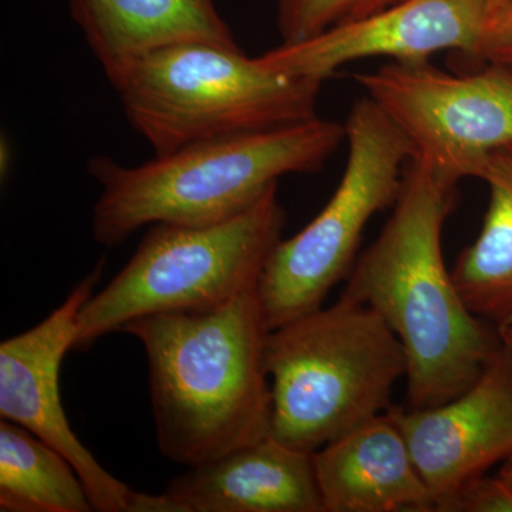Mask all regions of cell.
Returning a JSON list of instances; mask_svg holds the SVG:
<instances>
[{"label":"cell","mask_w":512,"mask_h":512,"mask_svg":"<svg viewBox=\"0 0 512 512\" xmlns=\"http://www.w3.org/2000/svg\"><path fill=\"white\" fill-rule=\"evenodd\" d=\"M498 474L512 487V456L501 464L500 473Z\"/></svg>","instance_id":"cell-22"},{"label":"cell","mask_w":512,"mask_h":512,"mask_svg":"<svg viewBox=\"0 0 512 512\" xmlns=\"http://www.w3.org/2000/svg\"><path fill=\"white\" fill-rule=\"evenodd\" d=\"M0 511L90 512L89 493L72 463L35 434L0 421Z\"/></svg>","instance_id":"cell-16"},{"label":"cell","mask_w":512,"mask_h":512,"mask_svg":"<svg viewBox=\"0 0 512 512\" xmlns=\"http://www.w3.org/2000/svg\"><path fill=\"white\" fill-rule=\"evenodd\" d=\"M480 60L512 70V0L488 18Z\"/></svg>","instance_id":"cell-19"},{"label":"cell","mask_w":512,"mask_h":512,"mask_svg":"<svg viewBox=\"0 0 512 512\" xmlns=\"http://www.w3.org/2000/svg\"><path fill=\"white\" fill-rule=\"evenodd\" d=\"M510 2L511 0H487L488 15H495V13H497L498 10L503 9L504 6L508 5V3Z\"/></svg>","instance_id":"cell-23"},{"label":"cell","mask_w":512,"mask_h":512,"mask_svg":"<svg viewBox=\"0 0 512 512\" xmlns=\"http://www.w3.org/2000/svg\"><path fill=\"white\" fill-rule=\"evenodd\" d=\"M285 221L275 185L220 224L153 225L128 264L83 306L73 349H90L144 316L210 311L255 288Z\"/></svg>","instance_id":"cell-6"},{"label":"cell","mask_w":512,"mask_h":512,"mask_svg":"<svg viewBox=\"0 0 512 512\" xmlns=\"http://www.w3.org/2000/svg\"><path fill=\"white\" fill-rule=\"evenodd\" d=\"M323 80L259 66L242 49L187 43L137 60L113 84L156 156L318 116Z\"/></svg>","instance_id":"cell-5"},{"label":"cell","mask_w":512,"mask_h":512,"mask_svg":"<svg viewBox=\"0 0 512 512\" xmlns=\"http://www.w3.org/2000/svg\"><path fill=\"white\" fill-rule=\"evenodd\" d=\"M437 512H512V487L500 474H481L454 491Z\"/></svg>","instance_id":"cell-18"},{"label":"cell","mask_w":512,"mask_h":512,"mask_svg":"<svg viewBox=\"0 0 512 512\" xmlns=\"http://www.w3.org/2000/svg\"><path fill=\"white\" fill-rule=\"evenodd\" d=\"M480 180L490 190L483 227L451 274L470 311L498 328L512 320V144L490 154Z\"/></svg>","instance_id":"cell-15"},{"label":"cell","mask_w":512,"mask_h":512,"mask_svg":"<svg viewBox=\"0 0 512 512\" xmlns=\"http://www.w3.org/2000/svg\"><path fill=\"white\" fill-rule=\"evenodd\" d=\"M345 131L348 161L328 204L298 234L281 239L262 269L258 296L269 330L322 308L352 272L366 225L402 190L412 144L369 97L353 104Z\"/></svg>","instance_id":"cell-7"},{"label":"cell","mask_w":512,"mask_h":512,"mask_svg":"<svg viewBox=\"0 0 512 512\" xmlns=\"http://www.w3.org/2000/svg\"><path fill=\"white\" fill-rule=\"evenodd\" d=\"M265 360L271 436L309 453L386 413L407 373L402 343L382 316L343 296L272 329Z\"/></svg>","instance_id":"cell-4"},{"label":"cell","mask_w":512,"mask_h":512,"mask_svg":"<svg viewBox=\"0 0 512 512\" xmlns=\"http://www.w3.org/2000/svg\"><path fill=\"white\" fill-rule=\"evenodd\" d=\"M164 493L177 512H325L313 453L272 436L187 467Z\"/></svg>","instance_id":"cell-12"},{"label":"cell","mask_w":512,"mask_h":512,"mask_svg":"<svg viewBox=\"0 0 512 512\" xmlns=\"http://www.w3.org/2000/svg\"><path fill=\"white\" fill-rule=\"evenodd\" d=\"M457 185L413 156L392 215L340 295L375 309L402 343L409 409L466 392L503 346L498 330L463 301L444 261L443 228Z\"/></svg>","instance_id":"cell-1"},{"label":"cell","mask_w":512,"mask_h":512,"mask_svg":"<svg viewBox=\"0 0 512 512\" xmlns=\"http://www.w3.org/2000/svg\"><path fill=\"white\" fill-rule=\"evenodd\" d=\"M103 269L101 259L46 319L0 343V417L62 453L82 478L94 511L130 512L136 491L101 466L77 439L60 393L63 357L73 349L80 311L94 295Z\"/></svg>","instance_id":"cell-9"},{"label":"cell","mask_w":512,"mask_h":512,"mask_svg":"<svg viewBox=\"0 0 512 512\" xmlns=\"http://www.w3.org/2000/svg\"><path fill=\"white\" fill-rule=\"evenodd\" d=\"M434 511L461 485L512 456V353L501 346L466 392L427 407L392 406Z\"/></svg>","instance_id":"cell-11"},{"label":"cell","mask_w":512,"mask_h":512,"mask_svg":"<svg viewBox=\"0 0 512 512\" xmlns=\"http://www.w3.org/2000/svg\"><path fill=\"white\" fill-rule=\"evenodd\" d=\"M346 140L345 124L312 119L293 126L204 141L124 167L89 161L101 185L93 208L97 244L119 247L147 225L204 227L231 220L289 174H316Z\"/></svg>","instance_id":"cell-3"},{"label":"cell","mask_w":512,"mask_h":512,"mask_svg":"<svg viewBox=\"0 0 512 512\" xmlns=\"http://www.w3.org/2000/svg\"><path fill=\"white\" fill-rule=\"evenodd\" d=\"M325 512H433L402 431L384 413L313 453Z\"/></svg>","instance_id":"cell-13"},{"label":"cell","mask_w":512,"mask_h":512,"mask_svg":"<svg viewBox=\"0 0 512 512\" xmlns=\"http://www.w3.org/2000/svg\"><path fill=\"white\" fill-rule=\"evenodd\" d=\"M400 0H275L281 45H296L326 30L366 18Z\"/></svg>","instance_id":"cell-17"},{"label":"cell","mask_w":512,"mask_h":512,"mask_svg":"<svg viewBox=\"0 0 512 512\" xmlns=\"http://www.w3.org/2000/svg\"><path fill=\"white\" fill-rule=\"evenodd\" d=\"M0 161H2V175H8L10 165V147L9 141L2 138V147H0Z\"/></svg>","instance_id":"cell-21"},{"label":"cell","mask_w":512,"mask_h":512,"mask_svg":"<svg viewBox=\"0 0 512 512\" xmlns=\"http://www.w3.org/2000/svg\"><path fill=\"white\" fill-rule=\"evenodd\" d=\"M113 86L141 57L187 43L241 49L214 0H70Z\"/></svg>","instance_id":"cell-14"},{"label":"cell","mask_w":512,"mask_h":512,"mask_svg":"<svg viewBox=\"0 0 512 512\" xmlns=\"http://www.w3.org/2000/svg\"><path fill=\"white\" fill-rule=\"evenodd\" d=\"M488 18L487 0H400L306 42L268 50L256 62L271 72L325 82L345 64L367 57L429 62L451 50L480 60Z\"/></svg>","instance_id":"cell-10"},{"label":"cell","mask_w":512,"mask_h":512,"mask_svg":"<svg viewBox=\"0 0 512 512\" xmlns=\"http://www.w3.org/2000/svg\"><path fill=\"white\" fill-rule=\"evenodd\" d=\"M355 82L441 174L480 178L497 148L512 144V70L485 63L466 74L429 62H390Z\"/></svg>","instance_id":"cell-8"},{"label":"cell","mask_w":512,"mask_h":512,"mask_svg":"<svg viewBox=\"0 0 512 512\" xmlns=\"http://www.w3.org/2000/svg\"><path fill=\"white\" fill-rule=\"evenodd\" d=\"M150 367L161 454L194 467L271 436L272 390L258 286L218 308L127 323Z\"/></svg>","instance_id":"cell-2"},{"label":"cell","mask_w":512,"mask_h":512,"mask_svg":"<svg viewBox=\"0 0 512 512\" xmlns=\"http://www.w3.org/2000/svg\"><path fill=\"white\" fill-rule=\"evenodd\" d=\"M498 335H500L501 342L505 348L510 350L512 353V320L510 322L504 323V325L498 326Z\"/></svg>","instance_id":"cell-20"}]
</instances>
